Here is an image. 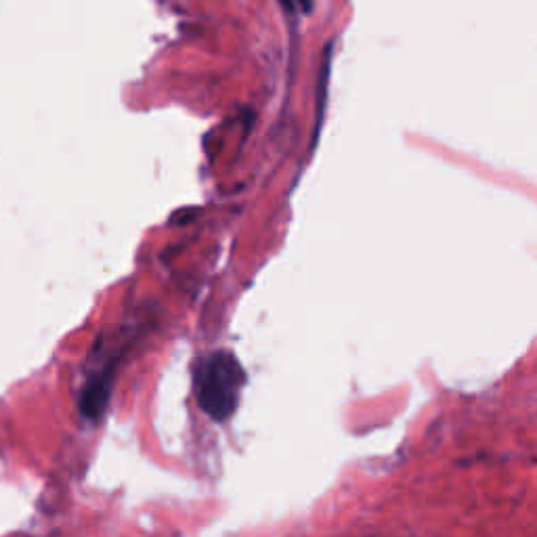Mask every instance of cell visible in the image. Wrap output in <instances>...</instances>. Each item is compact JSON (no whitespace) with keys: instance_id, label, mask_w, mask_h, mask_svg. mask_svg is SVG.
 Returning a JSON list of instances; mask_svg holds the SVG:
<instances>
[{"instance_id":"cell-1","label":"cell","mask_w":537,"mask_h":537,"mask_svg":"<svg viewBox=\"0 0 537 537\" xmlns=\"http://www.w3.org/2000/svg\"><path fill=\"white\" fill-rule=\"evenodd\" d=\"M244 382L246 374L240 361L227 351H214L193 368L196 399L214 422H225L235 412Z\"/></svg>"},{"instance_id":"cell-2","label":"cell","mask_w":537,"mask_h":537,"mask_svg":"<svg viewBox=\"0 0 537 537\" xmlns=\"http://www.w3.org/2000/svg\"><path fill=\"white\" fill-rule=\"evenodd\" d=\"M277 3L279 5H282L286 11H290V13H294V11H305V13H309L311 11V0H277Z\"/></svg>"}]
</instances>
